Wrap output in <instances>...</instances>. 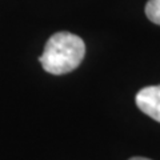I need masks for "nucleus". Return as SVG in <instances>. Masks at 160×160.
I'll return each mask as SVG.
<instances>
[{
	"label": "nucleus",
	"mask_w": 160,
	"mask_h": 160,
	"mask_svg": "<svg viewBox=\"0 0 160 160\" xmlns=\"http://www.w3.org/2000/svg\"><path fill=\"white\" fill-rule=\"evenodd\" d=\"M86 55V44L78 35L56 32L46 43L43 55L39 58L44 71L63 75L76 69Z\"/></svg>",
	"instance_id": "f257e3e1"
},
{
	"label": "nucleus",
	"mask_w": 160,
	"mask_h": 160,
	"mask_svg": "<svg viewBox=\"0 0 160 160\" xmlns=\"http://www.w3.org/2000/svg\"><path fill=\"white\" fill-rule=\"evenodd\" d=\"M136 106L142 112L160 123V86L142 88L136 95Z\"/></svg>",
	"instance_id": "f03ea898"
},
{
	"label": "nucleus",
	"mask_w": 160,
	"mask_h": 160,
	"mask_svg": "<svg viewBox=\"0 0 160 160\" xmlns=\"http://www.w3.org/2000/svg\"><path fill=\"white\" fill-rule=\"evenodd\" d=\"M146 15L152 23L160 26V0H148L146 6Z\"/></svg>",
	"instance_id": "7ed1b4c3"
},
{
	"label": "nucleus",
	"mask_w": 160,
	"mask_h": 160,
	"mask_svg": "<svg viewBox=\"0 0 160 160\" xmlns=\"http://www.w3.org/2000/svg\"><path fill=\"white\" fill-rule=\"evenodd\" d=\"M129 160H149V159H146V158H132Z\"/></svg>",
	"instance_id": "20e7f679"
}]
</instances>
